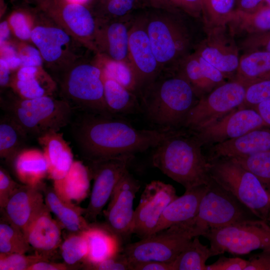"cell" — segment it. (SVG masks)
Masks as SVG:
<instances>
[{"label": "cell", "mask_w": 270, "mask_h": 270, "mask_svg": "<svg viewBox=\"0 0 270 270\" xmlns=\"http://www.w3.org/2000/svg\"><path fill=\"white\" fill-rule=\"evenodd\" d=\"M68 126L76 148L88 162L134 156L155 148L175 131L138 130L116 116L84 112H74Z\"/></svg>", "instance_id": "1"}, {"label": "cell", "mask_w": 270, "mask_h": 270, "mask_svg": "<svg viewBox=\"0 0 270 270\" xmlns=\"http://www.w3.org/2000/svg\"><path fill=\"white\" fill-rule=\"evenodd\" d=\"M146 29L162 70L175 72L202 39L193 18L178 8H142Z\"/></svg>", "instance_id": "2"}, {"label": "cell", "mask_w": 270, "mask_h": 270, "mask_svg": "<svg viewBox=\"0 0 270 270\" xmlns=\"http://www.w3.org/2000/svg\"><path fill=\"white\" fill-rule=\"evenodd\" d=\"M194 89L178 72L162 70L141 93L142 110L154 124L164 129L184 125L198 100Z\"/></svg>", "instance_id": "3"}, {"label": "cell", "mask_w": 270, "mask_h": 270, "mask_svg": "<svg viewBox=\"0 0 270 270\" xmlns=\"http://www.w3.org/2000/svg\"><path fill=\"white\" fill-rule=\"evenodd\" d=\"M202 144L195 135L175 130L154 148L152 165L186 190L208 185L211 180L209 162L202 154Z\"/></svg>", "instance_id": "4"}, {"label": "cell", "mask_w": 270, "mask_h": 270, "mask_svg": "<svg viewBox=\"0 0 270 270\" xmlns=\"http://www.w3.org/2000/svg\"><path fill=\"white\" fill-rule=\"evenodd\" d=\"M0 107L28 136L38 138L50 132L68 126L74 111L64 100L44 96L25 99L11 90L0 96Z\"/></svg>", "instance_id": "5"}, {"label": "cell", "mask_w": 270, "mask_h": 270, "mask_svg": "<svg viewBox=\"0 0 270 270\" xmlns=\"http://www.w3.org/2000/svg\"><path fill=\"white\" fill-rule=\"evenodd\" d=\"M54 80L58 84V96L74 112L114 116L106 104L102 70L92 58L76 63Z\"/></svg>", "instance_id": "6"}, {"label": "cell", "mask_w": 270, "mask_h": 270, "mask_svg": "<svg viewBox=\"0 0 270 270\" xmlns=\"http://www.w3.org/2000/svg\"><path fill=\"white\" fill-rule=\"evenodd\" d=\"M35 10L31 42L40 52L45 69L54 79L76 63L87 58V54H94L46 16Z\"/></svg>", "instance_id": "7"}, {"label": "cell", "mask_w": 270, "mask_h": 270, "mask_svg": "<svg viewBox=\"0 0 270 270\" xmlns=\"http://www.w3.org/2000/svg\"><path fill=\"white\" fill-rule=\"evenodd\" d=\"M211 178L232 193L258 218L270 222V194L253 174L232 158L209 161Z\"/></svg>", "instance_id": "8"}, {"label": "cell", "mask_w": 270, "mask_h": 270, "mask_svg": "<svg viewBox=\"0 0 270 270\" xmlns=\"http://www.w3.org/2000/svg\"><path fill=\"white\" fill-rule=\"evenodd\" d=\"M204 234L192 219L138 242L128 243L122 247L121 252L132 268L136 264L148 261L172 263L194 238Z\"/></svg>", "instance_id": "9"}, {"label": "cell", "mask_w": 270, "mask_h": 270, "mask_svg": "<svg viewBox=\"0 0 270 270\" xmlns=\"http://www.w3.org/2000/svg\"><path fill=\"white\" fill-rule=\"evenodd\" d=\"M258 220L261 219L212 178L193 218L194 224L205 234L210 228Z\"/></svg>", "instance_id": "10"}, {"label": "cell", "mask_w": 270, "mask_h": 270, "mask_svg": "<svg viewBox=\"0 0 270 270\" xmlns=\"http://www.w3.org/2000/svg\"><path fill=\"white\" fill-rule=\"evenodd\" d=\"M203 236L210 242L213 256L226 252L244 254L257 250L270 252V226L262 220L210 228Z\"/></svg>", "instance_id": "11"}, {"label": "cell", "mask_w": 270, "mask_h": 270, "mask_svg": "<svg viewBox=\"0 0 270 270\" xmlns=\"http://www.w3.org/2000/svg\"><path fill=\"white\" fill-rule=\"evenodd\" d=\"M34 7L96 54V19L86 4L72 0H28Z\"/></svg>", "instance_id": "12"}, {"label": "cell", "mask_w": 270, "mask_h": 270, "mask_svg": "<svg viewBox=\"0 0 270 270\" xmlns=\"http://www.w3.org/2000/svg\"><path fill=\"white\" fill-rule=\"evenodd\" d=\"M246 90V86L236 80L218 86L198 100L184 126L196 132L216 122L241 106Z\"/></svg>", "instance_id": "13"}, {"label": "cell", "mask_w": 270, "mask_h": 270, "mask_svg": "<svg viewBox=\"0 0 270 270\" xmlns=\"http://www.w3.org/2000/svg\"><path fill=\"white\" fill-rule=\"evenodd\" d=\"M140 187L139 181L126 171L118 182L104 211L106 228L121 246L127 244L134 234V201Z\"/></svg>", "instance_id": "14"}, {"label": "cell", "mask_w": 270, "mask_h": 270, "mask_svg": "<svg viewBox=\"0 0 270 270\" xmlns=\"http://www.w3.org/2000/svg\"><path fill=\"white\" fill-rule=\"evenodd\" d=\"M133 155H124L88 162L94 184L88 204L85 208L86 220L96 221L110 200L118 182L128 170Z\"/></svg>", "instance_id": "15"}, {"label": "cell", "mask_w": 270, "mask_h": 270, "mask_svg": "<svg viewBox=\"0 0 270 270\" xmlns=\"http://www.w3.org/2000/svg\"><path fill=\"white\" fill-rule=\"evenodd\" d=\"M128 58L136 76L140 97L143 90L162 72L146 29L142 8L136 11L134 14L130 32Z\"/></svg>", "instance_id": "16"}, {"label": "cell", "mask_w": 270, "mask_h": 270, "mask_svg": "<svg viewBox=\"0 0 270 270\" xmlns=\"http://www.w3.org/2000/svg\"><path fill=\"white\" fill-rule=\"evenodd\" d=\"M178 196L170 184L160 180L146 184L134 210L133 234L140 239L154 234L166 208Z\"/></svg>", "instance_id": "17"}, {"label": "cell", "mask_w": 270, "mask_h": 270, "mask_svg": "<svg viewBox=\"0 0 270 270\" xmlns=\"http://www.w3.org/2000/svg\"><path fill=\"white\" fill-rule=\"evenodd\" d=\"M207 34L198 45L196 54L227 78L236 74L240 60L234 36L228 25L206 28Z\"/></svg>", "instance_id": "18"}, {"label": "cell", "mask_w": 270, "mask_h": 270, "mask_svg": "<svg viewBox=\"0 0 270 270\" xmlns=\"http://www.w3.org/2000/svg\"><path fill=\"white\" fill-rule=\"evenodd\" d=\"M264 127L268 126L256 110L251 108H238L210 125L194 132V135L202 144H217Z\"/></svg>", "instance_id": "19"}, {"label": "cell", "mask_w": 270, "mask_h": 270, "mask_svg": "<svg viewBox=\"0 0 270 270\" xmlns=\"http://www.w3.org/2000/svg\"><path fill=\"white\" fill-rule=\"evenodd\" d=\"M134 13L120 18L96 19L94 38L96 54L104 55L114 60L130 63L129 36Z\"/></svg>", "instance_id": "20"}, {"label": "cell", "mask_w": 270, "mask_h": 270, "mask_svg": "<svg viewBox=\"0 0 270 270\" xmlns=\"http://www.w3.org/2000/svg\"><path fill=\"white\" fill-rule=\"evenodd\" d=\"M42 186L22 184L2 210L3 216L25 236L30 224L46 206Z\"/></svg>", "instance_id": "21"}, {"label": "cell", "mask_w": 270, "mask_h": 270, "mask_svg": "<svg viewBox=\"0 0 270 270\" xmlns=\"http://www.w3.org/2000/svg\"><path fill=\"white\" fill-rule=\"evenodd\" d=\"M9 88L25 99L58 95L57 83L44 67L21 66L12 74Z\"/></svg>", "instance_id": "22"}, {"label": "cell", "mask_w": 270, "mask_h": 270, "mask_svg": "<svg viewBox=\"0 0 270 270\" xmlns=\"http://www.w3.org/2000/svg\"><path fill=\"white\" fill-rule=\"evenodd\" d=\"M270 151V128L252 130L240 137L216 144L208 162L222 158H234Z\"/></svg>", "instance_id": "23"}, {"label": "cell", "mask_w": 270, "mask_h": 270, "mask_svg": "<svg viewBox=\"0 0 270 270\" xmlns=\"http://www.w3.org/2000/svg\"><path fill=\"white\" fill-rule=\"evenodd\" d=\"M46 206L28 226L26 237L36 253L48 258L61 243L62 226Z\"/></svg>", "instance_id": "24"}, {"label": "cell", "mask_w": 270, "mask_h": 270, "mask_svg": "<svg viewBox=\"0 0 270 270\" xmlns=\"http://www.w3.org/2000/svg\"><path fill=\"white\" fill-rule=\"evenodd\" d=\"M176 72L188 80L198 96L226 82L224 75L196 52L188 56Z\"/></svg>", "instance_id": "25"}, {"label": "cell", "mask_w": 270, "mask_h": 270, "mask_svg": "<svg viewBox=\"0 0 270 270\" xmlns=\"http://www.w3.org/2000/svg\"><path fill=\"white\" fill-rule=\"evenodd\" d=\"M48 163V178L53 181L64 178L74 162L70 146L58 132H50L37 138Z\"/></svg>", "instance_id": "26"}, {"label": "cell", "mask_w": 270, "mask_h": 270, "mask_svg": "<svg viewBox=\"0 0 270 270\" xmlns=\"http://www.w3.org/2000/svg\"><path fill=\"white\" fill-rule=\"evenodd\" d=\"M208 185L186 190L184 194L171 202L164 210L155 233L193 219L197 214L200 200L206 192Z\"/></svg>", "instance_id": "27"}, {"label": "cell", "mask_w": 270, "mask_h": 270, "mask_svg": "<svg viewBox=\"0 0 270 270\" xmlns=\"http://www.w3.org/2000/svg\"><path fill=\"white\" fill-rule=\"evenodd\" d=\"M42 190L46 206L56 216L62 226L72 233L82 232L90 228V225L82 216L85 208L64 200L53 188L48 187L45 184L42 187Z\"/></svg>", "instance_id": "28"}, {"label": "cell", "mask_w": 270, "mask_h": 270, "mask_svg": "<svg viewBox=\"0 0 270 270\" xmlns=\"http://www.w3.org/2000/svg\"><path fill=\"white\" fill-rule=\"evenodd\" d=\"M18 179L24 184L42 186L48 177V163L43 151L24 148L16 156L12 164Z\"/></svg>", "instance_id": "29"}, {"label": "cell", "mask_w": 270, "mask_h": 270, "mask_svg": "<svg viewBox=\"0 0 270 270\" xmlns=\"http://www.w3.org/2000/svg\"><path fill=\"white\" fill-rule=\"evenodd\" d=\"M90 177L88 168L82 162L74 160L66 175L60 180L54 181L53 188L64 200L79 202L88 195Z\"/></svg>", "instance_id": "30"}, {"label": "cell", "mask_w": 270, "mask_h": 270, "mask_svg": "<svg viewBox=\"0 0 270 270\" xmlns=\"http://www.w3.org/2000/svg\"><path fill=\"white\" fill-rule=\"evenodd\" d=\"M84 232L88 246V254L84 262L86 268L112 256L122 250L117 238L107 228L90 226Z\"/></svg>", "instance_id": "31"}, {"label": "cell", "mask_w": 270, "mask_h": 270, "mask_svg": "<svg viewBox=\"0 0 270 270\" xmlns=\"http://www.w3.org/2000/svg\"><path fill=\"white\" fill-rule=\"evenodd\" d=\"M102 78L104 100L111 114L116 116L142 111L137 94L112 78L104 76Z\"/></svg>", "instance_id": "32"}, {"label": "cell", "mask_w": 270, "mask_h": 270, "mask_svg": "<svg viewBox=\"0 0 270 270\" xmlns=\"http://www.w3.org/2000/svg\"><path fill=\"white\" fill-rule=\"evenodd\" d=\"M270 78V52L256 50L240 57L236 80L248 86Z\"/></svg>", "instance_id": "33"}, {"label": "cell", "mask_w": 270, "mask_h": 270, "mask_svg": "<svg viewBox=\"0 0 270 270\" xmlns=\"http://www.w3.org/2000/svg\"><path fill=\"white\" fill-rule=\"evenodd\" d=\"M28 136L10 116L4 114L0 120V158L12 166L18 154L26 148Z\"/></svg>", "instance_id": "34"}, {"label": "cell", "mask_w": 270, "mask_h": 270, "mask_svg": "<svg viewBox=\"0 0 270 270\" xmlns=\"http://www.w3.org/2000/svg\"><path fill=\"white\" fill-rule=\"evenodd\" d=\"M227 25L234 37L270 31V7L264 4L250 13L235 10Z\"/></svg>", "instance_id": "35"}, {"label": "cell", "mask_w": 270, "mask_h": 270, "mask_svg": "<svg viewBox=\"0 0 270 270\" xmlns=\"http://www.w3.org/2000/svg\"><path fill=\"white\" fill-rule=\"evenodd\" d=\"M92 60L101 69L102 76L116 80L138 96L136 76L130 63L114 60L98 54Z\"/></svg>", "instance_id": "36"}, {"label": "cell", "mask_w": 270, "mask_h": 270, "mask_svg": "<svg viewBox=\"0 0 270 270\" xmlns=\"http://www.w3.org/2000/svg\"><path fill=\"white\" fill-rule=\"evenodd\" d=\"M87 5L96 19L120 18L142 8L140 0H89Z\"/></svg>", "instance_id": "37"}, {"label": "cell", "mask_w": 270, "mask_h": 270, "mask_svg": "<svg viewBox=\"0 0 270 270\" xmlns=\"http://www.w3.org/2000/svg\"><path fill=\"white\" fill-rule=\"evenodd\" d=\"M199 237L194 238L172 263L173 270H206V262L212 254Z\"/></svg>", "instance_id": "38"}, {"label": "cell", "mask_w": 270, "mask_h": 270, "mask_svg": "<svg viewBox=\"0 0 270 270\" xmlns=\"http://www.w3.org/2000/svg\"><path fill=\"white\" fill-rule=\"evenodd\" d=\"M235 10V0H203L204 28L227 25Z\"/></svg>", "instance_id": "39"}, {"label": "cell", "mask_w": 270, "mask_h": 270, "mask_svg": "<svg viewBox=\"0 0 270 270\" xmlns=\"http://www.w3.org/2000/svg\"><path fill=\"white\" fill-rule=\"evenodd\" d=\"M30 247L25 235L3 216L0 222V254H24Z\"/></svg>", "instance_id": "40"}, {"label": "cell", "mask_w": 270, "mask_h": 270, "mask_svg": "<svg viewBox=\"0 0 270 270\" xmlns=\"http://www.w3.org/2000/svg\"><path fill=\"white\" fill-rule=\"evenodd\" d=\"M36 10L34 7H22L14 10L8 16V22L12 35L16 39L30 42Z\"/></svg>", "instance_id": "41"}, {"label": "cell", "mask_w": 270, "mask_h": 270, "mask_svg": "<svg viewBox=\"0 0 270 270\" xmlns=\"http://www.w3.org/2000/svg\"><path fill=\"white\" fill-rule=\"evenodd\" d=\"M230 158L256 176L270 194V151Z\"/></svg>", "instance_id": "42"}, {"label": "cell", "mask_w": 270, "mask_h": 270, "mask_svg": "<svg viewBox=\"0 0 270 270\" xmlns=\"http://www.w3.org/2000/svg\"><path fill=\"white\" fill-rule=\"evenodd\" d=\"M62 256L64 262L74 266L85 261L88 250V242L84 232L72 233L60 246Z\"/></svg>", "instance_id": "43"}, {"label": "cell", "mask_w": 270, "mask_h": 270, "mask_svg": "<svg viewBox=\"0 0 270 270\" xmlns=\"http://www.w3.org/2000/svg\"><path fill=\"white\" fill-rule=\"evenodd\" d=\"M48 258L36 253L0 254V270H28L32 264L40 261H48Z\"/></svg>", "instance_id": "44"}, {"label": "cell", "mask_w": 270, "mask_h": 270, "mask_svg": "<svg viewBox=\"0 0 270 270\" xmlns=\"http://www.w3.org/2000/svg\"><path fill=\"white\" fill-rule=\"evenodd\" d=\"M268 100H270V78L246 86L244 102L239 108H252L258 104Z\"/></svg>", "instance_id": "45"}, {"label": "cell", "mask_w": 270, "mask_h": 270, "mask_svg": "<svg viewBox=\"0 0 270 270\" xmlns=\"http://www.w3.org/2000/svg\"><path fill=\"white\" fill-rule=\"evenodd\" d=\"M242 48L246 52L256 50L270 52V31L247 36Z\"/></svg>", "instance_id": "46"}, {"label": "cell", "mask_w": 270, "mask_h": 270, "mask_svg": "<svg viewBox=\"0 0 270 270\" xmlns=\"http://www.w3.org/2000/svg\"><path fill=\"white\" fill-rule=\"evenodd\" d=\"M87 269L96 270H132V268L121 250Z\"/></svg>", "instance_id": "47"}, {"label": "cell", "mask_w": 270, "mask_h": 270, "mask_svg": "<svg viewBox=\"0 0 270 270\" xmlns=\"http://www.w3.org/2000/svg\"><path fill=\"white\" fill-rule=\"evenodd\" d=\"M3 168H0V208L2 210L11 196L21 186Z\"/></svg>", "instance_id": "48"}, {"label": "cell", "mask_w": 270, "mask_h": 270, "mask_svg": "<svg viewBox=\"0 0 270 270\" xmlns=\"http://www.w3.org/2000/svg\"><path fill=\"white\" fill-rule=\"evenodd\" d=\"M248 260L240 258L222 256L214 262L206 266V270H244Z\"/></svg>", "instance_id": "49"}, {"label": "cell", "mask_w": 270, "mask_h": 270, "mask_svg": "<svg viewBox=\"0 0 270 270\" xmlns=\"http://www.w3.org/2000/svg\"><path fill=\"white\" fill-rule=\"evenodd\" d=\"M0 58L7 63L12 73L21 66V60L12 40L0 44Z\"/></svg>", "instance_id": "50"}, {"label": "cell", "mask_w": 270, "mask_h": 270, "mask_svg": "<svg viewBox=\"0 0 270 270\" xmlns=\"http://www.w3.org/2000/svg\"><path fill=\"white\" fill-rule=\"evenodd\" d=\"M176 8L196 18L202 17L203 0H170Z\"/></svg>", "instance_id": "51"}, {"label": "cell", "mask_w": 270, "mask_h": 270, "mask_svg": "<svg viewBox=\"0 0 270 270\" xmlns=\"http://www.w3.org/2000/svg\"><path fill=\"white\" fill-rule=\"evenodd\" d=\"M244 270H270V252H264L248 260Z\"/></svg>", "instance_id": "52"}, {"label": "cell", "mask_w": 270, "mask_h": 270, "mask_svg": "<svg viewBox=\"0 0 270 270\" xmlns=\"http://www.w3.org/2000/svg\"><path fill=\"white\" fill-rule=\"evenodd\" d=\"M133 270H173L172 263L148 261L136 264L132 266Z\"/></svg>", "instance_id": "53"}, {"label": "cell", "mask_w": 270, "mask_h": 270, "mask_svg": "<svg viewBox=\"0 0 270 270\" xmlns=\"http://www.w3.org/2000/svg\"><path fill=\"white\" fill-rule=\"evenodd\" d=\"M264 4V0H235L236 10L245 12H253Z\"/></svg>", "instance_id": "54"}, {"label": "cell", "mask_w": 270, "mask_h": 270, "mask_svg": "<svg viewBox=\"0 0 270 270\" xmlns=\"http://www.w3.org/2000/svg\"><path fill=\"white\" fill-rule=\"evenodd\" d=\"M74 268L64 263H58L48 261H40L30 266L28 270H67Z\"/></svg>", "instance_id": "55"}, {"label": "cell", "mask_w": 270, "mask_h": 270, "mask_svg": "<svg viewBox=\"0 0 270 270\" xmlns=\"http://www.w3.org/2000/svg\"><path fill=\"white\" fill-rule=\"evenodd\" d=\"M13 73L5 60L0 58V85L2 88H10Z\"/></svg>", "instance_id": "56"}, {"label": "cell", "mask_w": 270, "mask_h": 270, "mask_svg": "<svg viewBox=\"0 0 270 270\" xmlns=\"http://www.w3.org/2000/svg\"><path fill=\"white\" fill-rule=\"evenodd\" d=\"M142 8H156L172 10L176 8L170 0H140Z\"/></svg>", "instance_id": "57"}, {"label": "cell", "mask_w": 270, "mask_h": 270, "mask_svg": "<svg viewBox=\"0 0 270 270\" xmlns=\"http://www.w3.org/2000/svg\"><path fill=\"white\" fill-rule=\"evenodd\" d=\"M252 108L256 110L270 128V100L262 102Z\"/></svg>", "instance_id": "58"}, {"label": "cell", "mask_w": 270, "mask_h": 270, "mask_svg": "<svg viewBox=\"0 0 270 270\" xmlns=\"http://www.w3.org/2000/svg\"><path fill=\"white\" fill-rule=\"evenodd\" d=\"M12 34L8 21L4 20L0 24V44L10 42Z\"/></svg>", "instance_id": "59"}, {"label": "cell", "mask_w": 270, "mask_h": 270, "mask_svg": "<svg viewBox=\"0 0 270 270\" xmlns=\"http://www.w3.org/2000/svg\"><path fill=\"white\" fill-rule=\"evenodd\" d=\"M264 4L270 7V0H264Z\"/></svg>", "instance_id": "60"}]
</instances>
